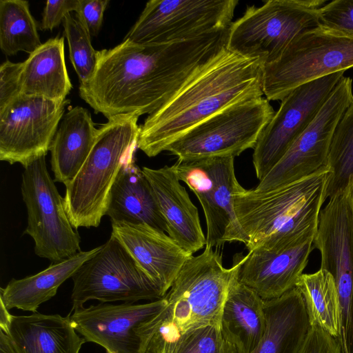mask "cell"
I'll use <instances>...</instances> for the list:
<instances>
[{
  "label": "cell",
  "mask_w": 353,
  "mask_h": 353,
  "mask_svg": "<svg viewBox=\"0 0 353 353\" xmlns=\"http://www.w3.org/2000/svg\"><path fill=\"white\" fill-rule=\"evenodd\" d=\"M228 30L168 43L123 40L112 48L99 50L96 70L79 85V95L108 119L151 114L226 47Z\"/></svg>",
  "instance_id": "cell-1"
},
{
  "label": "cell",
  "mask_w": 353,
  "mask_h": 353,
  "mask_svg": "<svg viewBox=\"0 0 353 353\" xmlns=\"http://www.w3.org/2000/svg\"><path fill=\"white\" fill-rule=\"evenodd\" d=\"M264 64L224 48L140 126L137 148L154 157L223 109L263 97Z\"/></svg>",
  "instance_id": "cell-2"
},
{
  "label": "cell",
  "mask_w": 353,
  "mask_h": 353,
  "mask_svg": "<svg viewBox=\"0 0 353 353\" xmlns=\"http://www.w3.org/2000/svg\"><path fill=\"white\" fill-rule=\"evenodd\" d=\"M330 174L327 166L268 191L243 188L236 192L238 242L248 251L257 248L276 251L314 239Z\"/></svg>",
  "instance_id": "cell-3"
},
{
  "label": "cell",
  "mask_w": 353,
  "mask_h": 353,
  "mask_svg": "<svg viewBox=\"0 0 353 353\" xmlns=\"http://www.w3.org/2000/svg\"><path fill=\"white\" fill-rule=\"evenodd\" d=\"M241 257L236 254L226 268L217 248L205 245L202 253L188 259L165 295L166 306L154 319L146 353H171L183 334L207 326L221 327L223 306Z\"/></svg>",
  "instance_id": "cell-4"
},
{
  "label": "cell",
  "mask_w": 353,
  "mask_h": 353,
  "mask_svg": "<svg viewBox=\"0 0 353 353\" xmlns=\"http://www.w3.org/2000/svg\"><path fill=\"white\" fill-rule=\"evenodd\" d=\"M139 117L133 114L114 116L97 130L88 158L65 186L63 204L74 228L98 227L106 214L116 179L137 148Z\"/></svg>",
  "instance_id": "cell-5"
},
{
  "label": "cell",
  "mask_w": 353,
  "mask_h": 353,
  "mask_svg": "<svg viewBox=\"0 0 353 353\" xmlns=\"http://www.w3.org/2000/svg\"><path fill=\"white\" fill-rule=\"evenodd\" d=\"M325 0H269L248 6L229 28L226 48L243 57L259 58L265 65L278 59L299 35L320 26Z\"/></svg>",
  "instance_id": "cell-6"
},
{
  "label": "cell",
  "mask_w": 353,
  "mask_h": 353,
  "mask_svg": "<svg viewBox=\"0 0 353 353\" xmlns=\"http://www.w3.org/2000/svg\"><path fill=\"white\" fill-rule=\"evenodd\" d=\"M353 67V37L321 26L294 39L281 57L263 68V93L282 100L296 88Z\"/></svg>",
  "instance_id": "cell-7"
},
{
  "label": "cell",
  "mask_w": 353,
  "mask_h": 353,
  "mask_svg": "<svg viewBox=\"0 0 353 353\" xmlns=\"http://www.w3.org/2000/svg\"><path fill=\"white\" fill-rule=\"evenodd\" d=\"M275 114L264 97L237 103L199 123L168 146L181 161L236 157L254 149Z\"/></svg>",
  "instance_id": "cell-8"
},
{
  "label": "cell",
  "mask_w": 353,
  "mask_h": 353,
  "mask_svg": "<svg viewBox=\"0 0 353 353\" xmlns=\"http://www.w3.org/2000/svg\"><path fill=\"white\" fill-rule=\"evenodd\" d=\"M74 310L92 299L101 303L150 301L165 296L124 245L111 234L72 276Z\"/></svg>",
  "instance_id": "cell-9"
},
{
  "label": "cell",
  "mask_w": 353,
  "mask_h": 353,
  "mask_svg": "<svg viewBox=\"0 0 353 353\" xmlns=\"http://www.w3.org/2000/svg\"><path fill=\"white\" fill-rule=\"evenodd\" d=\"M45 157L25 167L22 173L21 190L28 214L24 234L34 240L38 256L56 263L81 251V238L70 221Z\"/></svg>",
  "instance_id": "cell-10"
},
{
  "label": "cell",
  "mask_w": 353,
  "mask_h": 353,
  "mask_svg": "<svg viewBox=\"0 0 353 353\" xmlns=\"http://www.w3.org/2000/svg\"><path fill=\"white\" fill-rule=\"evenodd\" d=\"M238 3L237 0H151L123 40L168 43L228 28Z\"/></svg>",
  "instance_id": "cell-11"
},
{
  "label": "cell",
  "mask_w": 353,
  "mask_h": 353,
  "mask_svg": "<svg viewBox=\"0 0 353 353\" xmlns=\"http://www.w3.org/2000/svg\"><path fill=\"white\" fill-rule=\"evenodd\" d=\"M352 103V80L343 77L313 121L254 190L268 191L305 178L327 167L335 128Z\"/></svg>",
  "instance_id": "cell-12"
},
{
  "label": "cell",
  "mask_w": 353,
  "mask_h": 353,
  "mask_svg": "<svg viewBox=\"0 0 353 353\" xmlns=\"http://www.w3.org/2000/svg\"><path fill=\"white\" fill-rule=\"evenodd\" d=\"M179 179L194 193L203 210L205 245L216 248L238 242L234 196L243 188L239 183L234 157L177 160L173 165Z\"/></svg>",
  "instance_id": "cell-13"
},
{
  "label": "cell",
  "mask_w": 353,
  "mask_h": 353,
  "mask_svg": "<svg viewBox=\"0 0 353 353\" xmlns=\"http://www.w3.org/2000/svg\"><path fill=\"white\" fill-rule=\"evenodd\" d=\"M69 103L21 94L0 108V160L25 168L46 157Z\"/></svg>",
  "instance_id": "cell-14"
},
{
  "label": "cell",
  "mask_w": 353,
  "mask_h": 353,
  "mask_svg": "<svg viewBox=\"0 0 353 353\" xmlns=\"http://www.w3.org/2000/svg\"><path fill=\"white\" fill-rule=\"evenodd\" d=\"M167 305L164 297L146 303H101L76 309L70 315L76 331L106 353H146L153 319Z\"/></svg>",
  "instance_id": "cell-15"
},
{
  "label": "cell",
  "mask_w": 353,
  "mask_h": 353,
  "mask_svg": "<svg viewBox=\"0 0 353 353\" xmlns=\"http://www.w3.org/2000/svg\"><path fill=\"white\" fill-rule=\"evenodd\" d=\"M343 74L338 72L304 83L281 100L254 148L252 163L259 181L313 121Z\"/></svg>",
  "instance_id": "cell-16"
},
{
  "label": "cell",
  "mask_w": 353,
  "mask_h": 353,
  "mask_svg": "<svg viewBox=\"0 0 353 353\" xmlns=\"http://www.w3.org/2000/svg\"><path fill=\"white\" fill-rule=\"evenodd\" d=\"M313 244L321 253V268L334 278L341 319L352 321L353 213L345 191L330 197L321 209Z\"/></svg>",
  "instance_id": "cell-17"
},
{
  "label": "cell",
  "mask_w": 353,
  "mask_h": 353,
  "mask_svg": "<svg viewBox=\"0 0 353 353\" xmlns=\"http://www.w3.org/2000/svg\"><path fill=\"white\" fill-rule=\"evenodd\" d=\"M314 239L276 251L260 248L241 259L238 281L263 300L280 297L296 288L314 248Z\"/></svg>",
  "instance_id": "cell-18"
},
{
  "label": "cell",
  "mask_w": 353,
  "mask_h": 353,
  "mask_svg": "<svg viewBox=\"0 0 353 353\" xmlns=\"http://www.w3.org/2000/svg\"><path fill=\"white\" fill-rule=\"evenodd\" d=\"M112 234L165 296L192 256L165 232L146 224L112 222Z\"/></svg>",
  "instance_id": "cell-19"
},
{
  "label": "cell",
  "mask_w": 353,
  "mask_h": 353,
  "mask_svg": "<svg viewBox=\"0 0 353 353\" xmlns=\"http://www.w3.org/2000/svg\"><path fill=\"white\" fill-rule=\"evenodd\" d=\"M142 171L152 187L168 235L190 255L205 247L206 238L198 209L181 184L174 165L143 167Z\"/></svg>",
  "instance_id": "cell-20"
},
{
  "label": "cell",
  "mask_w": 353,
  "mask_h": 353,
  "mask_svg": "<svg viewBox=\"0 0 353 353\" xmlns=\"http://www.w3.org/2000/svg\"><path fill=\"white\" fill-rule=\"evenodd\" d=\"M3 332L15 353H79L86 341L77 334L70 314L12 315Z\"/></svg>",
  "instance_id": "cell-21"
},
{
  "label": "cell",
  "mask_w": 353,
  "mask_h": 353,
  "mask_svg": "<svg viewBox=\"0 0 353 353\" xmlns=\"http://www.w3.org/2000/svg\"><path fill=\"white\" fill-rule=\"evenodd\" d=\"M105 215L111 223L146 224L168 232L152 187L135 163L134 153L128 157L116 179Z\"/></svg>",
  "instance_id": "cell-22"
},
{
  "label": "cell",
  "mask_w": 353,
  "mask_h": 353,
  "mask_svg": "<svg viewBox=\"0 0 353 353\" xmlns=\"http://www.w3.org/2000/svg\"><path fill=\"white\" fill-rule=\"evenodd\" d=\"M266 330L252 353H300L310 328L303 297L296 288L264 300Z\"/></svg>",
  "instance_id": "cell-23"
},
{
  "label": "cell",
  "mask_w": 353,
  "mask_h": 353,
  "mask_svg": "<svg viewBox=\"0 0 353 353\" xmlns=\"http://www.w3.org/2000/svg\"><path fill=\"white\" fill-rule=\"evenodd\" d=\"M97 130L86 108L69 109L50 148L54 181L66 186L75 178L92 148Z\"/></svg>",
  "instance_id": "cell-24"
},
{
  "label": "cell",
  "mask_w": 353,
  "mask_h": 353,
  "mask_svg": "<svg viewBox=\"0 0 353 353\" xmlns=\"http://www.w3.org/2000/svg\"><path fill=\"white\" fill-rule=\"evenodd\" d=\"M265 330L264 300L237 278L223 306L221 331L224 338L236 353H252Z\"/></svg>",
  "instance_id": "cell-25"
},
{
  "label": "cell",
  "mask_w": 353,
  "mask_h": 353,
  "mask_svg": "<svg viewBox=\"0 0 353 353\" xmlns=\"http://www.w3.org/2000/svg\"><path fill=\"white\" fill-rule=\"evenodd\" d=\"M21 94L63 101L72 88L64 54V37L48 40L22 62Z\"/></svg>",
  "instance_id": "cell-26"
},
{
  "label": "cell",
  "mask_w": 353,
  "mask_h": 353,
  "mask_svg": "<svg viewBox=\"0 0 353 353\" xmlns=\"http://www.w3.org/2000/svg\"><path fill=\"white\" fill-rule=\"evenodd\" d=\"M101 245L52 263L43 271L21 279H12L1 288L0 301L9 310L12 308L37 312L39 305L52 299L60 285L72 278L78 269L93 256Z\"/></svg>",
  "instance_id": "cell-27"
},
{
  "label": "cell",
  "mask_w": 353,
  "mask_h": 353,
  "mask_svg": "<svg viewBox=\"0 0 353 353\" xmlns=\"http://www.w3.org/2000/svg\"><path fill=\"white\" fill-rule=\"evenodd\" d=\"M296 288L301 293L311 325H318L337 339L339 334V302L332 276L320 268L303 274Z\"/></svg>",
  "instance_id": "cell-28"
},
{
  "label": "cell",
  "mask_w": 353,
  "mask_h": 353,
  "mask_svg": "<svg viewBox=\"0 0 353 353\" xmlns=\"http://www.w3.org/2000/svg\"><path fill=\"white\" fill-rule=\"evenodd\" d=\"M42 45L37 23L23 0L0 1V48L6 56L34 52Z\"/></svg>",
  "instance_id": "cell-29"
},
{
  "label": "cell",
  "mask_w": 353,
  "mask_h": 353,
  "mask_svg": "<svg viewBox=\"0 0 353 353\" xmlns=\"http://www.w3.org/2000/svg\"><path fill=\"white\" fill-rule=\"evenodd\" d=\"M327 166L331 170L327 199L345 191L353 177V103L339 121L330 146Z\"/></svg>",
  "instance_id": "cell-30"
},
{
  "label": "cell",
  "mask_w": 353,
  "mask_h": 353,
  "mask_svg": "<svg viewBox=\"0 0 353 353\" xmlns=\"http://www.w3.org/2000/svg\"><path fill=\"white\" fill-rule=\"evenodd\" d=\"M63 24L68 43L70 61L78 75L80 85L85 84L96 70L99 50L92 47L90 35L76 16L68 13Z\"/></svg>",
  "instance_id": "cell-31"
},
{
  "label": "cell",
  "mask_w": 353,
  "mask_h": 353,
  "mask_svg": "<svg viewBox=\"0 0 353 353\" xmlns=\"http://www.w3.org/2000/svg\"><path fill=\"white\" fill-rule=\"evenodd\" d=\"M171 353H236L221 327L207 326L181 336Z\"/></svg>",
  "instance_id": "cell-32"
},
{
  "label": "cell",
  "mask_w": 353,
  "mask_h": 353,
  "mask_svg": "<svg viewBox=\"0 0 353 353\" xmlns=\"http://www.w3.org/2000/svg\"><path fill=\"white\" fill-rule=\"evenodd\" d=\"M320 26L353 37V0H334L320 8Z\"/></svg>",
  "instance_id": "cell-33"
},
{
  "label": "cell",
  "mask_w": 353,
  "mask_h": 353,
  "mask_svg": "<svg viewBox=\"0 0 353 353\" xmlns=\"http://www.w3.org/2000/svg\"><path fill=\"white\" fill-rule=\"evenodd\" d=\"M109 2L108 0H79L75 16L90 37L99 34Z\"/></svg>",
  "instance_id": "cell-34"
},
{
  "label": "cell",
  "mask_w": 353,
  "mask_h": 353,
  "mask_svg": "<svg viewBox=\"0 0 353 353\" xmlns=\"http://www.w3.org/2000/svg\"><path fill=\"white\" fill-rule=\"evenodd\" d=\"M21 63L8 60L0 66V108H3L21 94L20 74Z\"/></svg>",
  "instance_id": "cell-35"
},
{
  "label": "cell",
  "mask_w": 353,
  "mask_h": 353,
  "mask_svg": "<svg viewBox=\"0 0 353 353\" xmlns=\"http://www.w3.org/2000/svg\"><path fill=\"white\" fill-rule=\"evenodd\" d=\"M79 0L47 1L40 25L41 30H52L63 21L68 13L76 12Z\"/></svg>",
  "instance_id": "cell-36"
},
{
  "label": "cell",
  "mask_w": 353,
  "mask_h": 353,
  "mask_svg": "<svg viewBox=\"0 0 353 353\" xmlns=\"http://www.w3.org/2000/svg\"><path fill=\"white\" fill-rule=\"evenodd\" d=\"M0 353H15L8 335L0 330Z\"/></svg>",
  "instance_id": "cell-37"
},
{
  "label": "cell",
  "mask_w": 353,
  "mask_h": 353,
  "mask_svg": "<svg viewBox=\"0 0 353 353\" xmlns=\"http://www.w3.org/2000/svg\"><path fill=\"white\" fill-rule=\"evenodd\" d=\"M0 310V330L5 331L10 320L12 314L8 312L4 304L1 301Z\"/></svg>",
  "instance_id": "cell-38"
},
{
  "label": "cell",
  "mask_w": 353,
  "mask_h": 353,
  "mask_svg": "<svg viewBox=\"0 0 353 353\" xmlns=\"http://www.w3.org/2000/svg\"><path fill=\"white\" fill-rule=\"evenodd\" d=\"M345 192L353 213V177L350 179Z\"/></svg>",
  "instance_id": "cell-39"
}]
</instances>
